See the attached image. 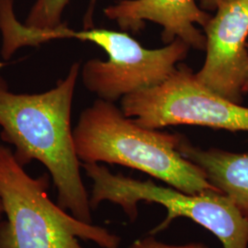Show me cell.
Listing matches in <instances>:
<instances>
[{
  "label": "cell",
  "instance_id": "6da1fadb",
  "mask_svg": "<svg viewBox=\"0 0 248 248\" xmlns=\"http://www.w3.org/2000/svg\"><path fill=\"white\" fill-rule=\"evenodd\" d=\"M81 65L74 62L53 89L16 93L0 76L1 139L25 167L39 161L48 170L57 191V204L77 219L92 223L89 195L83 183L75 147L71 112Z\"/></svg>",
  "mask_w": 248,
  "mask_h": 248
},
{
  "label": "cell",
  "instance_id": "7a4b0ae2",
  "mask_svg": "<svg viewBox=\"0 0 248 248\" xmlns=\"http://www.w3.org/2000/svg\"><path fill=\"white\" fill-rule=\"evenodd\" d=\"M73 136L81 163L137 169L191 195L222 193L202 169L180 154L182 135L141 126L113 102L98 98L85 108Z\"/></svg>",
  "mask_w": 248,
  "mask_h": 248
},
{
  "label": "cell",
  "instance_id": "3957f363",
  "mask_svg": "<svg viewBox=\"0 0 248 248\" xmlns=\"http://www.w3.org/2000/svg\"><path fill=\"white\" fill-rule=\"evenodd\" d=\"M50 175H29L13 151L0 143V248H83L78 238L101 248H119L121 239L103 227L82 222L48 196Z\"/></svg>",
  "mask_w": 248,
  "mask_h": 248
},
{
  "label": "cell",
  "instance_id": "277c9868",
  "mask_svg": "<svg viewBox=\"0 0 248 248\" xmlns=\"http://www.w3.org/2000/svg\"><path fill=\"white\" fill-rule=\"evenodd\" d=\"M86 175L92 180L90 206L96 209L103 202L122 207L134 221L138 215L139 202L163 205L168 215L151 231L154 235L168 228L178 217L197 222L213 233L223 248H248V222L225 195L209 192L191 195L172 186H161L152 180H137L113 174L100 164L81 163Z\"/></svg>",
  "mask_w": 248,
  "mask_h": 248
},
{
  "label": "cell",
  "instance_id": "5b68a950",
  "mask_svg": "<svg viewBox=\"0 0 248 248\" xmlns=\"http://www.w3.org/2000/svg\"><path fill=\"white\" fill-rule=\"evenodd\" d=\"M62 32V39L89 42L106 52L107 61L89 60L80 73L89 92L113 103L165 82L190 49L179 39L162 48L147 49L126 32L105 29L75 31L65 25Z\"/></svg>",
  "mask_w": 248,
  "mask_h": 248
},
{
  "label": "cell",
  "instance_id": "8992f818",
  "mask_svg": "<svg viewBox=\"0 0 248 248\" xmlns=\"http://www.w3.org/2000/svg\"><path fill=\"white\" fill-rule=\"evenodd\" d=\"M122 110L151 129L197 125L230 132H248V108L211 91L195 73L180 63L165 82L122 98Z\"/></svg>",
  "mask_w": 248,
  "mask_h": 248
},
{
  "label": "cell",
  "instance_id": "52a82bcc",
  "mask_svg": "<svg viewBox=\"0 0 248 248\" xmlns=\"http://www.w3.org/2000/svg\"><path fill=\"white\" fill-rule=\"evenodd\" d=\"M204 27L206 58L196 78L241 104L248 76V0H228Z\"/></svg>",
  "mask_w": 248,
  "mask_h": 248
},
{
  "label": "cell",
  "instance_id": "ba28073f",
  "mask_svg": "<svg viewBox=\"0 0 248 248\" xmlns=\"http://www.w3.org/2000/svg\"><path fill=\"white\" fill-rule=\"evenodd\" d=\"M107 18L123 31L138 32L145 21L163 28L166 45L179 39L190 48L204 51L206 38L198 25L206 26L212 16L200 8L195 0H120L104 9Z\"/></svg>",
  "mask_w": 248,
  "mask_h": 248
},
{
  "label": "cell",
  "instance_id": "9c48e42d",
  "mask_svg": "<svg viewBox=\"0 0 248 248\" xmlns=\"http://www.w3.org/2000/svg\"><path fill=\"white\" fill-rule=\"evenodd\" d=\"M178 151L202 170L208 181L230 200L248 222V153L202 149L183 136Z\"/></svg>",
  "mask_w": 248,
  "mask_h": 248
},
{
  "label": "cell",
  "instance_id": "30bf717a",
  "mask_svg": "<svg viewBox=\"0 0 248 248\" xmlns=\"http://www.w3.org/2000/svg\"><path fill=\"white\" fill-rule=\"evenodd\" d=\"M71 0H36L25 21L28 26L48 30L62 24V12Z\"/></svg>",
  "mask_w": 248,
  "mask_h": 248
},
{
  "label": "cell",
  "instance_id": "8fae6325",
  "mask_svg": "<svg viewBox=\"0 0 248 248\" xmlns=\"http://www.w3.org/2000/svg\"><path fill=\"white\" fill-rule=\"evenodd\" d=\"M130 248H208L203 244L200 243H191L183 246H172L165 243L159 242L155 239L152 234L141 240L134 242Z\"/></svg>",
  "mask_w": 248,
  "mask_h": 248
},
{
  "label": "cell",
  "instance_id": "7c38bea8",
  "mask_svg": "<svg viewBox=\"0 0 248 248\" xmlns=\"http://www.w3.org/2000/svg\"><path fill=\"white\" fill-rule=\"evenodd\" d=\"M97 1L98 0H90V2H89V8H88L86 15L84 17V30L94 28L93 27V14H94V9L96 7Z\"/></svg>",
  "mask_w": 248,
  "mask_h": 248
},
{
  "label": "cell",
  "instance_id": "4fadbf2b",
  "mask_svg": "<svg viewBox=\"0 0 248 248\" xmlns=\"http://www.w3.org/2000/svg\"><path fill=\"white\" fill-rule=\"evenodd\" d=\"M228 0H200L201 8L207 11H213L218 9L222 4Z\"/></svg>",
  "mask_w": 248,
  "mask_h": 248
},
{
  "label": "cell",
  "instance_id": "5bb4252c",
  "mask_svg": "<svg viewBox=\"0 0 248 248\" xmlns=\"http://www.w3.org/2000/svg\"><path fill=\"white\" fill-rule=\"evenodd\" d=\"M4 218V209H3V203H2V199L0 196V221L3 220Z\"/></svg>",
  "mask_w": 248,
  "mask_h": 248
},
{
  "label": "cell",
  "instance_id": "9a60e30c",
  "mask_svg": "<svg viewBox=\"0 0 248 248\" xmlns=\"http://www.w3.org/2000/svg\"><path fill=\"white\" fill-rule=\"evenodd\" d=\"M244 93H248V80H247V83H246V86H245V89H244Z\"/></svg>",
  "mask_w": 248,
  "mask_h": 248
}]
</instances>
